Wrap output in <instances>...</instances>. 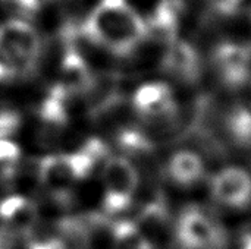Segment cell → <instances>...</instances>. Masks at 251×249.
<instances>
[{
	"label": "cell",
	"mask_w": 251,
	"mask_h": 249,
	"mask_svg": "<svg viewBox=\"0 0 251 249\" xmlns=\"http://www.w3.org/2000/svg\"><path fill=\"white\" fill-rule=\"evenodd\" d=\"M134 110L149 122H163L176 114V101L171 87L165 82H147L132 97Z\"/></svg>",
	"instance_id": "5"
},
{
	"label": "cell",
	"mask_w": 251,
	"mask_h": 249,
	"mask_svg": "<svg viewBox=\"0 0 251 249\" xmlns=\"http://www.w3.org/2000/svg\"><path fill=\"white\" fill-rule=\"evenodd\" d=\"M215 66L229 87H241L251 79V45L226 41L215 50Z\"/></svg>",
	"instance_id": "6"
},
{
	"label": "cell",
	"mask_w": 251,
	"mask_h": 249,
	"mask_svg": "<svg viewBox=\"0 0 251 249\" xmlns=\"http://www.w3.org/2000/svg\"><path fill=\"white\" fill-rule=\"evenodd\" d=\"M184 0H160L146 22L147 37H154L156 40L166 43V45L178 38V28L181 15L184 13Z\"/></svg>",
	"instance_id": "10"
},
{
	"label": "cell",
	"mask_w": 251,
	"mask_h": 249,
	"mask_svg": "<svg viewBox=\"0 0 251 249\" xmlns=\"http://www.w3.org/2000/svg\"><path fill=\"white\" fill-rule=\"evenodd\" d=\"M168 175L178 186H193L204 175L201 157L193 151L182 150L175 153L168 161Z\"/></svg>",
	"instance_id": "11"
},
{
	"label": "cell",
	"mask_w": 251,
	"mask_h": 249,
	"mask_svg": "<svg viewBox=\"0 0 251 249\" xmlns=\"http://www.w3.org/2000/svg\"><path fill=\"white\" fill-rule=\"evenodd\" d=\"M162 69L178 81L187 84L194 82L199 79L201 69L199 53L190 43L176 38L166 45Z\"/></svg>",
	"instance_id": "8"
},
{
	"label": "cell",
	"mask_w": 251,
	"mask_h": 249,
	"mask_svg": "<svg viewBox=\"0 0 251 249\" xmlns=\"http://www.w3.org/2000/svg\"><path fill=\"white\" fill-rule=\"evenodd\" d=\"M87 35L115 54L126 56L147 37V25L128 0H101L85 25Z\"/></svg>",
	"instance_id": "1"
},
{
	"label": "cell",
	"mask_w": 251,
	"mask_h": 249,
	"mask_svg": "<svg viewBox=\"0 0 251 249\" xmlns=\"http://www.w3.org/2000/svg\"><path fill=\"white\" fill-rule=\"evenodd\" d=\"M34 34L22 25H9L0 32V66H25L34 54Z\"/></svg>",
	"instance_id": "9"
},
{
	"label": "cell",
	"mask_w": 251,
	"mask_h": 249,
	"mask_svg": "<svg viewBox=\"0 0 251 249\" xmlns=\"http://www.w3.org/2000/svg\"><path fill=\"white\" fill-rule=\"evenodd\" d=\"M229 131L241 144L251 142V113L246 109H238L229 116Z\"/></svg>",
	"instance_id": "13"
},
{
	"label": "cell",
	"mask_w": 251,
	"mask_h": 249,
	"mask_svg": "<svg viewBox=\"0 0 251 249\" xmlns=\"http://www.w3.org/2000/svg\"><path fill=\"white\" fill-rule=\"evenodd\" d=\"M215 12L222 13V15H231L234 13L243 0H204Z\"/></svg>",
	"instance_id": "14"
},
{
	"label": "cell",
	"mask_w": 251,
	"mask_h": 249,
	"mask_svg": "<svg viewBox=\"0 0 251 249\" xmlns=\"http://www.w3.org/2000/svg\"><path fill=\"white\" fill-rule=\"evenodd\" d=\"M176 239L184 249H213L222 235L210 214L199 207L185 208L176 222Z\"/></svg>",
	"instance_id": "3"
},
{
	"label": "cell",
	"mask_w": 251,
	"mask_h": 249,
	"mask_svg": "<svg viewBox=\"0 0 251 249\" xmlns=\"http://www.w3.org/2000/svg\"><path fill=\"white\" fill-rule=\"evenodd\" d=\"M210 191L221 205L232 210L246 208L251 203V175L241 167H225L213 176Z\"/></svg>",
	"instance_id": "4"
},
{
	"label": "cell",
	"mask_w": 251,
	"mask_h": 249,
	"mask_svg": "<svg viewBox=\"0 0 251 249\" xmlns=\"http://www.w3.org/2000/svg\"><path fill=\"white\" fill-rule=\"evenodd\" d=\"M112 249H154L132 222H118L112 232Z\"/></svg>",
	"instance_id": "12"
},
{
	"label": "cell",
	"mask_w": 251,
	"mask_h": 249,
	"mask_svg": "<svg viewBox=\"0 0 251 249\" xmlns=\"http://www.w3.org/2000/svg\"><path fill=\"white\" fill-rule=\"evenodd\" d=\"M138 189V172L125 157H110L103 169V208L109 214L128 210Z\"/></svg>",
	"instance_id": "2"
},
{
	"label": "cell",
	"mask_w": 251,
	"mask_h": 249,
	"mask_svg": "<svg viewBox=\"0 0 251 249\" xmlns=\"http://www.w3.org/2000/svg\"><path fill=\"white\" fill-rule=\"evenodd\" d=\"M99 145L93 150L56 157L49 161V166L44 170V178L51 188H69L75 182L84 179L93 170L96 161V153H93Z\"/></svg>",
	"instance_id": "7"
},
{
	"label": "cell",
	"mask_w": 251,
	"mask_h": 249,
	"mask_svg": "<svg viewBox=\"0 0 251 249\" xmlns=\"http://www.w3.org/2000/svg\"><path fill=\"white\" fill-rule=\"evenodd\" d=\"M29 249H63V245L57 239H44V241L34 242Z\"/></svg>",
	"instance_id": "15"
}]
</instances>
